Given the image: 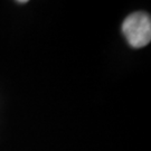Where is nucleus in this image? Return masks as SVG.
I'll return each instance as SVG.
<instances>
[{"instance_id":"1","label":"nucleus","mask_w":151,"mask_h":151,"mask_svg":"<svg viewBox=\"0 0 151 151\" xmlns=\"http://www.w3.org/2000/svg\"><path fill=\"white\" fill-rule=\"evenodd\" d=\"M122 32L133 48L145 47L151 40V18L146 12H133L124 19Z\"/></svg>"}]
</instances>
